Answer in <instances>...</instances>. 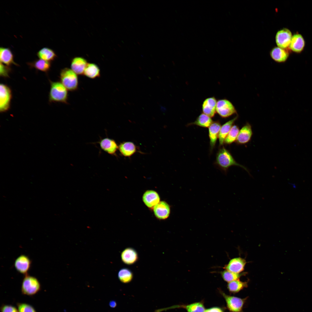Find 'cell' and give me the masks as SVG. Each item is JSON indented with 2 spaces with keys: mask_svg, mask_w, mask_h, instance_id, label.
<instances>
[{
  "mask_svg": "<svg viewBox=\"0 0 312 312\" xmlns=\"http://www.w3.org/2000/svg\"><path fill=\"white\" fill-rule=\"evenodd\" d=\"M216 164L222 170L226 172L230 167L235 166L242 168L249 174L248 169L244 166L237 163L230 152L224 147L220 148L216 157Z\"/></svg>",
  "mask_w": 312,
  "mask_h": 312,
  "instance_id": "cell-1",
  "label": "cell"
},
{
  "mask_svg": "<svg viewBox=\"0 0 312 312\" xmlns=\"http://www.w3.org/2000/svg\"><path fill=\"white\" fill-rule=\"evenodd\" d=\"M50 83L49 101L67 103L68 97L67 89L60 82L50 81Z\"/></svg>",
  "mask_w": 312,
  "mask_h": 312,
  "instance_id": "cell-2",
  "label": "cell"
},
{
  "mask_svg": "<svg viewBox=\"0 0 312 312\" xmlns=\"http://www.w3.org/2000/svg\"><path fill=\"white\" fill-rule=\"evenodd\" d=\"M41 289L40 283L36 277L28 274L24 275L21 286L22 294L32 296L37 293Z\"/></svg>",
  "mask_w": 312,
  "mask_h": 312,
  "instance_id": "cell-3",
  "label": "cell"
},
{
  "mask_svg": "<svg viewBox=\"0 0 312 312\" xmlns=\"http://www.w3.org/2000/svg\"><path fill=\"white\" fill-rule=\"evenodd\" d=\"M60 82L68 90L74 91L78 88L79 82L77 75L71 69L64 68L60 72Z\"/></svg>",
  "mask_w": 312,
  "mask_h": 312,
  "instance_id": "cell-4",
  "label": "cell"
},
{
  "mask_svg": "<svg viewBox=\"0 0 312 312\" xmlns=\"http://www.w3.org/2000/svg\"><path fill=\"white\" fill-rule=\"evenodd\" d=\"M216 112L222 117L226 118L237 113L232 103L226 99L218 100L216 103Z\"/></svg>",
  "mask_w": 312,
  "mask_h": 312,
  "instance_id": "cell-5",
  "label": "cell"
},
{
  "mask_svg": "<svg viewBox=\"0 0 312 312\" xmlns=\"http://www.w3.org/2000/svg\"><path fill=\"white\" fill-rule=\"evenodd\" d=\"M12 98V92L10 88L7 85L1 83L0 85V111L4 112L10 108Z\"/></svg>",
  "mask_w": 312,
  "mask_h": 312,
  "instance_id": "cell-6",
  "label": "cell"
},
{
  "mask_svg": "<svg viewBox=\"0 0 312 312\" xmlns=\"http://www.w3.org/2000/svg\"><path fill=\"white\" fill-rule=\"evenodd\" d=\"M31 265V261L29 257L24 255H21L15 259L14 263V268L18 272L24 275L28 274Z\"/></svg>",
  "mask_w": 312,
  "mask_h": 312,
  "instance_id": "cell-7",
  "label": "cell"
},
{
  "mask_svg": "<svg viewBox=\"0 0 312 312\" xmlns=\"http://www.w3.org/2000/svg\"><path fill=\"white\" fill-rule=\"evenodd\" d=\"M221 293L225 299L227 307L229 310L233 312H240L242 311L245 299L231 296L224 293Z\"/></svg>",
  "mask_w": 312,
  "mask_h": 312,
  "instance_id": "cell-8",
  "label": "cell"
},
{
  "mask_svg": "<svg viewBox=\"0 0 312 312\" xmlns=\"http://www.w3.org/2000/svg\"><path fill=\"white\" fill-rule=\"evenodd\" d=\"M292 37L291 31L286 28H284L278 31L276 35L275 39L278 46L282 49H285L289 46Z\"/></svg>",
  "mask_w": 312,
  "mask_h": 312,
  "instance_id": "cell-9",
  "label": "cell"
},
{
  "mask_svg": "<svg viewBox=\"0 0 312 312\" xmlns=\"http://www.w3.org/2000/svg\"><path fill=\"white\" fill-rule=\"evenodd\" d=\"M247 262L246 260L241 257L231 259L225 267L226 270L237 273H240L244 270Z\"/></svg>",
  "mask_w": 312,
  "mask_h": 312,
  "instance_id": "cell-10",
  "label": "cell"
},
{
  "mask_svg": "<svg viewBox=\"0 0 312 312\" xmlns=\"http://www.w3.org/2000/svg\"><path fill=\"white\" fill-rule=\"evenodd\" d=\"M155 217L160 220H165L169 216L170 213V205L166 202L160 201L153 208Z\"/></svg>",
  "mask_w": 312,
  "mask_h": 312,
  "instance_id": "cell-11",
  "label": "cell"
},
{
  "mask_svg": "<svg viewBox=\"0 0 312 312\" xmlns=\"http://www.w3.org/2000/svg\"><path fill=\"white\" fill-rule=\"evenodd\" d=\"M252 127L248 122H247L239 130L236 140L238 144H246L250 140L252 135Z\"/></svg>",
  "mask_w": 312,
  "mask_h": 312,
  "instance_id": "cell-12",
  "label": "cell"
},
{
  "mask_svg": "<svg viewBox=\"0 0 312 312\" xmlns=\"http://www.w3.org/2000/svg\"><path fill=\"white\" fill-rule=\"evenodd\" d=\"M142 199L146 206L153 209L160 202L159 194L153 190H148L145 192L143 195Z\"/></svg>",
  "mask_w": 312,
  "mask_h": 312,
  "instance_id": "cell-13",
  "label": "cell"
},
{
  "mask_svg": "<svg viewBox=\"0 0 312 312\" xmlns=\"http://www.w3.org/2000/svg\"><path fill=\"white\" fill-rule=\"evenodd\" d=\"M217 101L214 97L206 99L202 105L203 113L210 117L214 116L216 112Z\"/></svg>",
  "mask_w": 312,
  "mask_h": 312,
  "instance_id": "cell-14",
  "label": "cell"
},
{
  "mask_svg": "<svg viewBox=\"0 0 312 312\" xmlns=\"http://www.w3.org/2000/svg\"><path fill=\"white\" fill-rule=\"evenodd\" d=\"M221 124L218 121L213 122L209 127V135L210 139L211 151L214 148L221 128Z\"/></svg>",
  "mask_w": 312,
  "mask_h": 312,
  "instance_id": "cell-15",
  "label": "cell"
},
{
  "mask_svg": "<svg viewBox=\"0 0 312 312\" xmlns=\"http://www.w3.org/2000/svg\"><path fill=\"white\" fill-rule=\"evenodd\" d=\"M122 262L127 265H131L137 261L138 255L136 251L131 248H127L122 252L121 255Z\"/></svg>",
  "mask_w": 312,
  "mask_h": 312,
  "instance_id": "cell-16",
  "label": "cell"
},
{
  "mask_svg": "<svg viewBox=\"0 0 312 312\" xmlns=\"http://www.w3.org/2000/svg\"><path fill=\"white\" fill-rule=\"evenodd\" d=\"M101 148L108 153L115 155L118 149V146L114 140L105 138L101 140L99 142Z\"/></svg>",
  "mask_w": 312,
  "mask_h": 312,
  "instance_id": "cell-17",
  "label": "cell"
},
{
  "mask_svg": "<svg viewBox=\"0 0 312 312\" xmlns=\"http://www.w3.org/2000/svg\"><path fill=\"white\" fill-rule=\"evenodd\" d=\"M88 63L83 58L76 57L73 58L71 62V69L77 75L83 74Z\"/></svg>",
  "mask_w": 312,
  "mask_h": 312,
  "instance_id": "cell-18",
  "label": "cell"
},
{
  "mask_svg": "<svg viewBox=\"0 0 312 312\" xmlns=\"http://www.w3.org/2000/svg\"><path fill=\"white\" fill-rule=\"evenodd\" d=\"M238 118V116L237 115L232 119L226 122L221 126L218 137L219 145L220 146L223 145L225 138L233 125L234 123Z\"/></svg>",
  "mask_w": 312,
  "mask_h": 312,
  "instance_id": "cell-19",
  "label": "cell"
},
{
  "mask_svg": "<svg viewBox=\"0 0 312 312\" xmlns=\"http://www.w3.org/2000/svg\"><path fill=\"white\" fill-rule=\"evenodd\" d=\"M0 62L9 66L12 64L18 65L14 61V57L10 49L8 48H0Z\"/></svg>",
  "mask_w": 312,
  "mask_h": 312,
  "instance_id": "cell-20",
  "label": "cell"
},
{
  "mask_svg": "<svg viewBox=\"0 0 312 312\" xmlns=\"http://www.w3.org/2000/svg\"><path fill=\"white\" fill-rule=\"evenodd\" d=\"M270 55L272 59L278 63L285 62L287 59L289 54L284 49L278 47H276L272 49Z\"/></svg>",
  "mask_w": 312,
  "mask_h": 312,
  "instance_id": "cell-21",
  "label": "cell"
},
{
  "mask_svg": "<svg viewBox=\"0 0 312 312\" xmlns=\"http://www.w3.org/2000/svg\"><path fill=\"white\" fill-rule=\"evenodd\" d=\"M304 45L305 41L301 35L296 34L292 36L289 47L293 51L300 53L303 50Z\"/></svg>",
  "mask_w": 312,
  "mask_h": 312,
  "instance_id": "cell-22",
  "label": "cell"
},
{
  "mask_svg": "<svg viewBox=\"0 0 312 312\" xmlns=\"http://www.w3.org/2000/svg\"><path fill=\"white\" fill-rule=\"evenodd\" d=\"M118 149L121 154L125 157H129L137 151L136 146L131 142H124L118 146Z\"/></svg>",
  "mask_w": 312,
  "mask_h": 312,
  "instance_id": "cell-23",
  "label": "cell"
},
{
  "mask_svg": "<svg viewBox=\"0 0 312 312\" xmlns=\"http://www.w3.org/2000/svg\"><path fill=\"white\" fill-rule=\"evenodd\" d=\"M27 64L31 68H34L37 70L46 73L49 70L51 67L50 62L41 59L28 62Z\"/></svg>",
  "mask_w": 312,
  "mask_h": 312,
  "instance_id": "cell-24",
  "label": "cell"
},
{
  "mask_svg": "<svg viewBox=\"0 0 312 312\" xmlns=\"http://www.w3.org/2000/svg\"><path fill=\"white\" fill-rule=\"evenodd\" d=\"M83 75L87 77L94 79L100 76L99 67L94 63H88L85 70Z\"/></svg>",
  "mask_w": 312,
  "mask_h": 312,
  "instance_id": "cell-25",
  "label": "cell"
},
{
  "mask_svg": "<svg viewBox=\"0 0 312 312\" xmlns=\"http://www.w3.org/2000/svg\"><path fill=\"white\" fill-rule=\"evenodd\" d=\"M37 55L40 59L49 62L53 61L57 57L54 51L47 47L41 49L37 52Z\"/></svg>",
  "mask_w": 312,
  "mask_h": 312,
  "instance_id": "cell-26",
  "label": "cell"
},
{
  "mask_svg": "<svg viewBox=\"0 0 312 312\" xmlns=\"http://www.w3.org/2000/svg\"><path fill=\"white\" fill-rule=\"evenodd\" d=\"M213 122L210 117L203 113L200 114L194 122L188 124L187 125H194L203 127H209Z\"/></svg>",
  "mask_w": 312,
  "mask_h": 312,
  "instance_id": "cell-27",
  "label": "cell"
},
{
  "mask_svg": "<svg viewBox=\"0 0 312 312\" xmlns=\"http://www.w3.org/2000/svg\"><path fill=\"white\" fill-rule=\"evenodd\" d=\"M247 286V282H242L239 279L229 283L227 288L229 291L235 293L239 292Z\"/></svg>",
  "mask_w": 312,
  "mask_h": 312,
  "instance_id": "cell-28",
  "label": "cell"
},
{
  "mask_svg": "<svg viewBox=\"0 0 312 312\" xmlns=\"http://www.w3.org/2000/svg\"><path fill=\"white\" fill-rule=\"evenodd\" d=\"M118 277L120 281L123 283H128L132 280L133 274L131 270L127 268L121 269L118 274Z\"/></svg>",
  "mask_w": 312,
  "mask_h": 312,
  "instance_id": "cell-29",
  "label": "cell"
},
{
  "mask_svg": "<svg viewBox=\"0 0 312 312\" xmlns=\"http://www.w3.org/2000/svg\"><path fill=\"white\" fill-rule=\"evenodd\" d=\"M246 272L237 273L227 270H225L221 273L222 277L228 283L239 279L240 278L245 275Z\"/></svg>",
  "mask_w": 312,
  "mask_h": 312,
  "instance_id": "cell-30",
  "label": "cell"
},
{
  "mask_svg": "<svg viewBox=\"0 0 312 312\" xmlns=\"http://www.w3.org/2000/svg\"><path fill=\"white\" fill-rule=\"evenodd\" d=\"M239 129L237 125H233L225 138L224 143L230 144L236 141L239 131Z\"/></svg>",
  "mask_w": 312,
  "mask_h": 312,
  "instance_id": "cell-31",
  "label": "cell"
},
{
  "mask_svg": "<svg viewBox=\"0 0 312 312\" xmlns=\"http://www.w3.org/2000/svg\"><path fill=\"white\" fill-rule=\"evenodd\" d=\"M185 307L187 312H205V311L203 304L200 302L191 304Z\"/></svg>",
  "mask_w": 312,
  "mask_h": 312,
  "instance_id": "cell-32",
  "label": "cell"
},
{
  "mask_svg": "<svg viewBox=\"0 0 312 312\" xmlns=\"http://www.w3.org/2000/svg\"><path fill=\"white\" fill-rule=\"evenodd\" d=\"M16 305L19 312H37L32 306L27 303L18 302Z\"/></svg>",
  "mask_w": 312,
  "mask_h": 312,
  "instance_id": "cell-33",
  "label": "cell"
},
{
  "mask_svg": "<svg viewBox=\"0 0 312 312\" xmlns=\"http://www.w3.org/2000/svg\"><path fill=\"white\" fill-rule=\"evenodd\" d=\"M11 69L9 66L4 65L0 62V75L1 77L4 78L9 77V75Z\"/></svg>",
  "mask_w": 312,
  "mask_h": 312,
  "instance_id": "cell-34",
  "label": "cell"
},
{
  "mask_svg": "<svg viewBox=\"0 0 312 312\" xmlns=\"http://www.w3.org/2000/svg\"><path fill=\"white\" fill-rule=\"evenodd\" d=\"M1 312H19L17 308L10 305L2 304L0 308Z\"/></svg>",
  "mask_w": 312,
  "mask_h": 312,
  "instance_id": "cell-35",
  "label": "cell"
},
{
  "mask_svg": "<svg viewBox=\"0 0 312 312\" xmlns=\"http://www.w3.org/2000/svg\"><path fill=\"white\" fill-rule=\"evenodd\" d=\"M205 312H223L220 308L217 307H214L205 310Z\"/></svg>",
  "mask_w": 312,
  "mask_h": 312,
  "instance_id": "cell-36",
  "label": "cell"
},
{
  "mask_svg": "<svg viewBox=\"0 0 312 312\" xmlns=\"http://www.w3.org/2000/svg\"><path fill=\"white\" fill-rule=\"evenodd\" d=\"M109 304L111 307L114 308L116 306V303L115 301H112L110 302Z\"/></svg>",
  "mask_w": 312,
  "mask_h": 312,
  "instance_id": "cell-37",
  "label": "cell"
},
{
  "mask_svg": "<svg viewBox=\"0 0 312 312\" xmlns=\"http://www.w3.org/2000/svg\"><path fill=\"white\" fill-rule=\"evenodd\" d=\"M291 184L292 185L293 187L294 188H296V185L295 184H291Z\"/></svg>",
  "mask_w": 312,
  "mask_h": 312,
  "instance_id": "cell-38",
  "label": "cell"
}]
</instances>
